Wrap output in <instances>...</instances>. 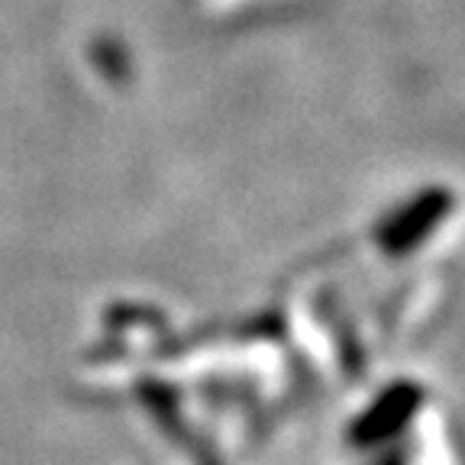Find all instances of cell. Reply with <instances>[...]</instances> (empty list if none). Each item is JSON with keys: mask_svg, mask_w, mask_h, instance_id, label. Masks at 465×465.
<instances>
[{"mask_svg": "<svg viewBox=\"0 0 465 465\" xmlns=\"http://www.w3.org/2000/svg\"><path fill=\"white\" fill-rule=\"evenodd\" d=\"M423 401H427V391H423L420 381L401 378V381L388 385L356 420L349 423V430H346L349 446H352V450H375V446L394 443V440L404 433L407 423L417 417Z\"/></svg>", "mask_w": 465, "mask_h": 465, "instance_id": "obj_1", "label": "cell"}, {"mask_svg": "<svg viewBox=\"0 0 465 465\" xmlns=\"http://www.w3.org/2000/svg\"><path fill=\"white\" fill-rule=\"evenodd\" d=\"M452 207V194L450 191H423L417 201L404 203L394 217H388L385 223L378 226L375 242L381 246V252L388 255H407L414 252L417 246L427 242V236L443 223L446 213Z\"/></svg>", "mask_w": 465, "mask_h": 465, "instance_id": "obj_2", "label": "cell"}, {"mask_svg": "<svg viewBox=\"0 0 465 465\" xmlns=\"http://www.w3.org/2000/svg\"><path fill=\"white\" fill-rule=\"evenodd\" d=\"M143 401L149 404L153 417L168 430V433H172V436L182 433L184 436V423H182V417H178V401H174L172 388L162 385V381H155V385H153V381H145V385H143Z\"/></svg>", "mask_w": 465, "mask_h": 465, "instance_id": "obj_3", "label": "cell"}, {"mask_svg": "<svg viewBox=\"0 0 465 465\" xmlns=\"http://www.w3.org/2000/svg\"><path fill=\"white\" fill-rule=\"evenodd\" d=\"M197 462H201V465H220V459L213 456L211 450H201V452H197Z\"/></svg>", "mask_w": 465, "mask_h": 465, "instance_id": "obj_4", "label": "cell"}]
</instances>
